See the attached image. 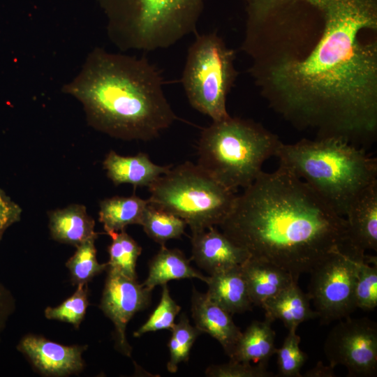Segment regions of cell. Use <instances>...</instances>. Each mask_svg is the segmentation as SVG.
Here are the masks:
<instances>
[{"instance_id":"obj_9","label":"cell","mask_w":377,"mask_h":377,"mask_svg":"<svg viewBox=\"0 0 377 377\" xmlns=\"http://www.w3.org/2000/svg\"><path fill=\"white\" fill-rule=\"evenodd\" d=\"M364 255L346 244L330 253L309 273L307 295L323 323L348 317L357 309V262Z\"/></svg>"},{"instance_id":"obj_21","label":"cell","mask_w":377,"mask_h":377,"mask_svg":"<svg viewBox=\"0 0 377 377\" xmlns=\"http://www.w3.org/2000/svg\"><path fill=\"white\" fill-rule=\"evenodd\" d=\"M184 279H198L207 283L208 276L195 269L182 251L168 249L163 245L150 260L148 276L142 284L152 291L157 286L166 284L172 280Z\"/></svg>"},{"instance_id":"obj_35","label":"cell","mask_w":377,"mask_h":377,"mask_svg":"<svg viewBox=\"0 0 377 377\" xmlns=\"http://www.w3.org/2000/svg\"><path fill=\"white\" fill-rule=\"evenodd\" d=\"M334 367L331 365H324L321 362H318L317 364L312 369L307 371L303 376L305 377H334Z\"/></svg>"},{"instance_id":"obj_28","label":"cell","mask_w":377,"mask_h":377,"mask_svg":"<svg viewBox=\"0 0 377 377\" xmlns=\"http://www.w3.org/2000/svg\"><path fill=\"white\" fill-rule=\"evenodd\" d=\"M356 307L373 310L377 306V258L366 254L357 262L355 287Z\"/></svg>"},{"instance_id":"obj_12","label":"cell","mask_w":377,"mask_h":377,"mask_svg":"<svg viewBox=\"0 0 377 377\" xmlns=\"http://www.w3.org/2000/svg\"><path fill=\"white\" fill-rule=\"evenodd\" d=\"M87 346H65L43 337H23L17 349L31 362L41 374L61 377L80 373L84 369L82 354Z\"/></svg>"},{"instance_id":"obj_6","label":"cell","mask_w":377,"mask_h":377,"mask_svg":"<svg viewBox=\"0 0 377 377\" xmlns=\"http://www.w3.org/2000/svg\"><path fill=\"white\" fill-rule=\"evenodd\" d=\"M121 51L168 48L196 31L205 0H100Z\"/></svg>"},{"instance_id":"obj_31","label":"cell","mask_w":377,"mask_h":377,"mask_svg":"<svg viewBox=\"0 0 377 377\" xmlns=\"http://www.w3.org/2000/svg\"><path fill=\"white\" fill-rule=\"evenodd\" d=\"M162 286L160 302L147 320L134 333L140 337L145 333L170 330L175 325V319L181 311V306L171 297L167 283Z\"/></svg>"},{"instance_id":"obj_13","label":"cell","mask_w":377,"mask_h":377,"mask_svg":"<svg viewBox=\"0 0 377 377\" xmlns=\"http://www.w3.org/2000/svg\"><path fill=\"white\" fill-rule=\"evenodd\" d=\"M191 258L209 275L242 265L250 258L244 249L236 245L216 227L192 232Z\"/></svg>"},{"instance_id":"obj_18","label":"cell","mask_w":377,"mask_h":377,"mask_svg":"<svg viewBox=\"0 0 377 377\" xmlns=\"http://www.w3.org/2000/svg\"><path fill=\"white\" fill-rule=\"evenodd\" d=\"M208 297L231 315L252 309L241 265L218 272L208 276Z\"/></svg>"},{"instance_id":"obj_19","label":"cell","mask_w":377,"mask_h":377,"mask_svg":"<svg viewBox=\"0 0 377 377\" xmlns=\"http://www.w3.org/2000/svg\"><path fill=\"white\" fill-rule=\"evenodd\" d=\"M51 237L60 243L77 247L90 238H97L95 221L83 205H71L48 212Z\"/></svg>"},{"instance_id":"obj_3","label":"cell","mask_w":377,"mask_h":377,"mask_svg":"<svg viewBox=\"0 0 377 377\" xmlns=\"http://www.w3.org/2000/svg\"><path fill=\"white\" fill-rule=\"evenodd\" d=\"M163 84L159 70L147 58L96 47L61 90L82 104L96 130L118 139L147 141L177 119Z\"/></svg>"},{"instance_id":"obj_8","label":"cell","mask_w":377,"mask_h":377,"mask_svg":"<svg viewBox=\"0 0 377 377\" xmlns=\"http://www.w3.org/2000/svg\"><path fill=\"white\" fill-rule=\"evenodd\" d=\"M235 59L216 32L197 35L188 50L182 87L190 105L212 121L230 117L226 98L237 76Z\"/></svg>"},{"instance_id":"obj_1","label":"cell","mask_w":377,"mask_h":377,"mask_svg":"<svg viewBox=\"0 0 377 377\" xmlns=\"http://www.w3.org/2000/svg\"><path fill=\"white\" fill-rule=\"evenodd\" d=\"M242 50L269 105L316 138L377 134V0H245Z\"/></svg>"},{"instance_id":"obj_17","label":"cell","mask_w":377,"mask_h":377,"mask_svg":"<svg viewBox=\"0 0 377 377\" xmlns=\"http://www.w3.org/2000/svg\"><path fill=\"white\" fill-rule=\"evenodd\" d=\"M253 304L262 307L293 282L288 272L264 260L250 257L241 265Z\"/></svg>"},{"instance_id":"obj_26","label":"cell","mask_w":377,"mask_h":377,"mask_svg":"<svg viewBox=\"0 0 377 377\" xmlns=\"http://www.w3.org/2000/svg\"><path fill=\"white\" fill-rule=\"evenodd\" d=\"M96 239L90 238L76 247V251L66 263L73 285L87 284L108 268L107 263L101 264L97 260Z\"/></svg>"},{"instance_id":"obj_15","label":"cell","mask_w":377,"mask_h":377,"mask_svg":"<svg viewBox=\"0 0 377 377\" xmlns=\"http://www.w3.org/2000/svg\"><path fill=\"white\" fill-rule=\"evenodd\" d=\"M191 310L195 327L218 341L230 357L242 333L231 314L195 288L193 290Z\"/></svg>"},{"instance_id":"obj_2","label":"cell","mask_w":377,"mask_h":377,"mask_svg":"<svg viewBox=\"0 0 377 377\" xmlns=\"http://www.w3.org/2000/svg\"><path fill=\"white\" fill-rule=\"evenodd\" d=\"M219 226L250 257L279 267L297 281L348 244L346 218L281 165L263 171L245 188Z\"/></svg>"},{"instance_id":"obj_14","label":"cell","mask_w":377,"mask_h":377,"mask_svg":"<svg viewBox=\"0 0 377 377\" xmlns=\"http://www.w3.org/2000/svg\"><path fill=\"white\" fill-rule=\"evenodd\" d=\"M348 244L365 253L377 251V181L363 189L350 205L345 216Z\"/></svg>"},{"instance_id":"obj_24","label":"cell","mask_w":377,"mask_h":377,"mask_svg":"<svg viewBox=\"0 0 377 377\" xmlns=\"http://www.w3.org/2000/svg\"><path fill=\"white\" fill-rule=\"evenodd\" d=\"M140 226L149 237L163 246L170 239L180 238L187 225L177 216L149 202Z\"/></svg>"},{"instance_id":"obj_10","label":"cell","mask_w":377,"mask_h":377,"mask_svg":"<svg viewBox=\"0 0 377 377\" xmlns=\"http://www.w3.org/2000/svg\"><path fill=\"white\" fill-rule=\"evenodd\" d=\"M330 365L346 367L349 376H374L377 372V325L368 318L349 316L334 325L324 343Z\"/></svg>"},{"instance_id":"obj_32","label":"cell","mask_w":377,"mask_h":377,"mask_svg":"<svg viewBox=\"0 0 377 377\" xmlns=\"http://www.w3.org/2000/svg\"><path fill=\"white\" fill-rule=\"evenodd\" d=\"M205 375L209 377H272L274 374L267 369V365L258 363L252 365L230 360L221 364H212L205 371Z\"/></svg>"},{"instance_id":"obj_33","label":"cell","mask_w":377,"mask_h":377,"mask_svg":"<svg viewBox=\"0 0 377 377\" xmlns=\"http://www.w3.org/2000/svg\"><path fill=\"white\" fill-rule=\"evenodd\" d=\"M22 209L0 189V242L5 231L20 219Z\"/></svg>"},{"instance_id":"obj_30","label":"cell","mask_w":377,"mask_h":377,"mask_svg":"<svg viewBox=\"0 0 377 377\" xmlns=\"http://www.w3.org/2000/svg\"><path fill=\"white\" fill-rule=\"evenodd\" d=\"M297 327L288 330L281 348H276L279 374L283 377H301L300 370L308 357L300 348V337Z\"/></svg>"},{"instance_id":"obj_11","label":"cell","mask_w":377,"mask_h":377,"mask_svg":"<svg viewBox=\"0 0 377 377\" xmlns=\"http://www.w3.org/2000/svg\"><path fill=\"white\" fill-rule=\"evenodd\" d=\"M107 270L100 309L114 326L117 350L131 357L132 347L126 338V327L137 312L149 305L151 291L140 284L137 279H131L114 269L108 267Z\"/></svg>"},{"instance_id":"obj_29","label":"cell","mask_w":377,"mask_h":377,"mask_svg":"<svg viewBox=\"0 0 377 377\" xmlns=\"http://www.w3.org/2000/svg\"><path fill=\"white\" fill-rule=\"evenodd\" d=\"M88 306V286L80 284L71 297L57 306H47L44 313L47 319L66 322L78 329Z\"/></svg>"},{"instance_id":"obj_23","label":"cell","mask_w":377,"mask_h":377,"mask_svg":"<svg viewBox=\"0 0 377 377\" xmlns=\"http://www.w3.org/2000/svg\"><path fill=\"white\" fill-rule=\"evenodd\" d=\"M148 203V200L135 194L104 199L100 202L99 221L107 234L125 230L129 225H140Z\"/></svg>"},{"instance_id":"obj_16","label":"cell","mask_w":377,"mask_h":377,"mask_svg":"<svg viewBox=\"0 0 377 377\" xmlns=\"http://www.w3.org/2000/svg\"><path fill=\"white\" fill-rule=\"evenodd\" d=\"M103 165L108 178L115 185L130 184L135 187H149L172 168L154 163L145 153L123 156L114 151L107 154Z\"/></svg>"},{"instance_id":"obj_4","label":"cell","mask_w":377,"mask_h":377,"mask_svg":"<svg viewBox=\"0 0 377 377\" xmlns=\"http://www.w3.org/2000/svg\"><path fill=\"white\" fill-rule=\"evenodd\" d=\"M275 156L344 217L358 194L377 181L376 158L339 138L282 142Z\"/></svg>"},{"instance_id":"obj_5","label":"cell","mask_w":377,"mask_h":377,"mask_svg":"<svg viewBox=\"0 0 377 377\" xmlns=\"http://www.w3.org/2000/svg\"><path fill=\"white\" fill-rule=\"evenodd\" d=\"M282 144L279 137L253 120L229 117L201 132L198 165L232 191L250 186L266 160Z\"/></svg>"},{"instance_id":"obj_34","label":"cell","mask_w":377,"mask_h":377,"mask_svg":"<svg viewBox=\"0 0 377 377\" xmlns=\"http://www.w3.org/2000/svg\"><path fill=\"white\" fill-rule=\"evenodd\" d=\"M15 300L11 292L0 281V341L8 319L14 313Z\"/></svg>"},{"instance_id":"obj_7","label":"cell","mask_w":377,"mask_h":377,"mask_svg":"<svg viewBox=\"0 0 377 377\" xmlns=\"http://www.w3.org/2000/svg\"><path fill=\"white\" fill-rule=\"evenodd\" d=\"M150 204L183 219L191 232L220 226L237 195L198 164L171 168L149 187Z\"/></svg>"},{"instance_id":"obj_20","label":"cell","mask_w":377,"mask_h":377,"mask_svg":"<svg viewBox=\"0 0 377 377\" xmlns=\"http://www.w3.org/2000/svg\"><path fill=\"white\" fill-rule=\"evenodd\" d=\"M310 298L293 282L276 295L267 300L262 306L265 317L280 320L289 330L306 320L318 317L315 310L311 309Z\"/></svg>"},{"instance_id":"obj_27","label":"cell","mask_w":377,"mask_h":377,"mask_svg":"<svg viewBox=\"0 0 377 377\" xmlns=\"http://www.w3.org/2000/svg\"><path fill=\"white\" fill-rule=\"evenodd\" d=\"M170 331L171 337L168 344L170 359L167 369L170 373H175L180 363L188 362L191 349L202 332L190 324L185 313L181 315L179 322L175 323Z\"/></svg>"},{"instance_id":"obj_22","label":"cell","mask_w":377,"mask_h":377,"mask_svg":"<svg viewBox=\"0 0 377 377\" xmlns=\"http://www.w3.org/2000/svg\"><path fill=\"white\" fill-rule=\"evenodd\" d=\"M273 320L266 318L263 321L254 320L242 333L231 355L230 360L267 365L275 353V332L272 328Z\"/></svg>"},{"instance_id":"obj_25","label":"cell","mask_w":377,"mask_h":377,"mask_svg":"<svg viewBox=\"0 0 377 377\" xmlns=\"http://www.w3.org/2000/svg\"><path fill=\"white\" fill-rule=\"evenodd\" d=\"M112 239L108 247V267L114 269L122 274L137 279L136 263L141 254V246L125 231L108 234Z\"/></svg>"}]
</instances>
